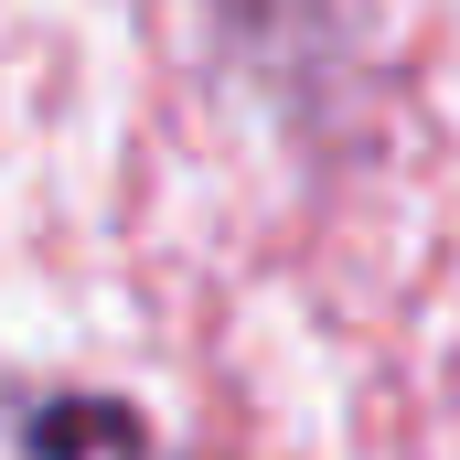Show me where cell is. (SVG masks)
Returning a JSON list of instances; mask_svg holds the SVG:
<instances>
[{
    "mask_svg": "<svg viewBox=\"0 0 460 460\" xmlns=\"http://www.w3.org/2000/svg\"><path fill=\"white\" fill-rule=\"evenodd\" d=\"M0 460H172L161 429L108 396V385H65V375H0Z\"/></svg>",
    "mask_w": 460,
    "mask_h": 460,
    "instance_id": "6da1fadb",
    "label": "cell"
}]
</instances>
